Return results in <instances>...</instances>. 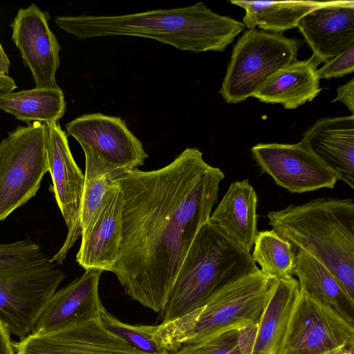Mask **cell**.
<instances>
[{
	"label": "cell",
	"instance_id": "cell-1",
	"mask_svg": "<svg viewBox=\"0 0 354 354\" xmlns=\"http://www.w3.org/2000/svg\"><path fill=\"white\" fill-rule=\"evenodd\" d=\"M223 178L195 147L160 169L118 173L122 236L112 272L133 300L162 313L194 239L209 220Z\"/></svg>",
	"mask_w": 354,
	"mask_h": 354
},
{
	"label": "cell",
	"instance_id": "cell-2",
	"mask_svg": "<svg viewBox=\"0 0 354 354\" xmlns=\"http://www.w3.org/2000/svg\"><path fill=\"white\" fill-rule=\"evenodd\" d=\"M55 22L80 39L140 37L194 53L224 51L245 28L239 21L213 12L203 2L120 15L58 16Z\"/></svg>",
	"mask_w": 354,
	"mask_h": 354
},
{
	"label": "cell",
	"instance_id": "cell-3",
	"mask_svg": "<svg viewBox=\"0 0 354 354\" xmlns=\"http://www.w3.org/2000/svg\"><path fill=\"white\" fill-rule=\"evenodd\" d=\"M267 216L272 230L328 268L354 301L353 198H319Z\"/></svg>",
	"mask_w": 354,
	"mask_h": 354
},
{
	"label": "cell",
	"instance_id": "cell-4",
	"mask_svg": "<svg viewBox=\"0 0 354 354\" xmlns=\"http://www.w3.org/2000/svg\"><path fill=\"white\" fill-rule=\"evenodd\" d=\"M274 279L259 269L223 286L194 310L158 325L155 337L169 354L190 348L219 335L258 322Z\"/></svg>",
	"mask_w": 354,
	"mask_h": 354
},
{
	"label": "cell",
	"instance_id": "cell-5",
	"mask_svg": "<svg viewBox=\"0 0 354 354\" xmlns=\"http://www.w3.org/2000/svg\"><path fill=\"white\" fill-rule=\"evenodd\" d=\"M251 254L208 221L194 239L160 314L161 323L201 307L216 290L259 270Z\"/></svg>",
	"mask_w": 354,
	"mask_h": 354
},
{
	"label": "cell",
	"instance_id": "cell-6",
	"mask_svg": "<svg viewBox=\"0 0 354 354\" xmlns=\"http://www.w3.org/2000/svg\"><path fill=\"white\" fill-rule=\"evenodd\" d=\"M64 273L30 239L0 243V320L20 339L31 334Z\"/></svg>",
	"mask_w": 354,
	"mask_h": 354
},
{
	"label": "cell",
	"instance_id": "cell-7",
	"mask_svg": "<svg viewBox=\"0 0 354 354\" xmlns=\"http://www.w3.org/2000/svg\"><path fill=\"white\" fill-rule=\"evenodd\" d=\"M302 41L282 34L248 29L234 44L219 90L225 101H245L281 69L297 60Z\"/></svg>",
	"mask_w": 354,
	"mask_h": 354
},
{
	"label": "cell",
	"instance_id": "cell-8",
	"mask_svg": "<svg viewBox=\"0 0 354 354\" xmlns=\"http://www.w3.org/2000/svg\"><path fill=\"white\" fill-rule=\"evenodd\" d=\"M47 127H18L0 143V221L35 196L48 171Z\"/></svg>",
	"mask_w": 354,
	"mask_h": 354
},
{
	"label": "cell",
	"instance_id": "cell-9",
	"mask_svg": "<svg viewBox=\"0 0 354 354\" xmlns=\"http://www.w3.org/2000/svg\"><path fill=\"white\" fill-rule=\"evenodd\" d=\"M353 345V324L300 289L278 354H334Z\"/></svg>",
	"mask_w": 354,
	"mask_h": 354
},
{
	"label": "cell",
	"instance_id": "cell-10",
	"mask_svg": "<svg viewBox=\"0 0 354 354\" xmlns=\"http://www.w3.org/2000/svg\"><path fill=\"white\" fill-rule=\"evenodd\" d=\"M46 127L48 172L53 181L55 198L68 227L67 236L62 247L50 260L62 264L82 234L80 214L84 174L76 164L70 150L67 136L59 123L46 124Z\"/></svg>",
	"mask_w": 354,
	"mask_h": 354
},
{
	"label": "cell",
	"instance_id": "cell-11",
	"mask_svg": "<svg viewBox=\"0 0 354 354\" xmlns=\"http://www.w3.org/2000/svg\"><path fill=\"white\" fill-rule=\"evenodd\" d=\"M251 151L261 172L292 193L332 189L339 180L333 170L300 142L259 143Z\"/></svg>",
	"mask_w": 354,
	"mask_h": 354
},
{
	"label": "cell",
	"instance_id": "cell-12",
	"mask_svg": "<svg viewBox=\"0 0 354 354\" xmlns=\"http://www.w3.org/2000/svg\"><path fill=\"white\" fill-rule=\"evenodd\" d=\"M66 129L82 149L92 151L117 169H138L148 158L142 142L120 117L85 114L68 122Z\"/></svg>",
	"mask_w": 354,
	"mask_h": 354
},
{
	"label": "cell",
	"instance_id": "cell-13",
	"mask_svg": "<svg viewBox=\"0 0 354 354\" xmlns=\"http://www.w3.org/2000/svg\"><path fill=\"white\" fill-rule=\"evenodd\" d=\"M15 348L20 354H148L107 330L100 316L55 332L31 333Z\"/></svg>",
	"mask_w": 354,
	"mask_h": 354
},
{
	"label": "cell",
	"instance_id": "cell-14",
	"mask_svg": "<svg viewBox=\"0 0 354 354\" xmlns=\"http://www.w3.org/2000/svg\"><path fill=\"white\" fill-rule=\"evenodd\" d=\"M11 27L12 40L32 73L36 88H59L55 74L61 47L49 28L46 13L32 3L18 11Z\"/></svg>",
	"mask_w": 354,
	"mask_h": 354
},
{
	"label": "cell",
	"instance_id": "cell-15",
	"mask_svg": "<svg viewBox=\"0 0 354 354\" xmlns=\"http://www.w3.org/2000/svg\"><path fill=\"white\" fill-rule=\"evenodd\" d=\"M123 203L121 187L114 180L97 214L81 234L76 261L85 270L112 272L119 255Z\"/></svg>",
	"mask_w": 354,
	"mask_h": 354
},
{
	"label": "cell",
	"instance_id": "cell-16",
	"mask_svg": "<svg viewBox=\"0 0 354 354\" xmlns=\"http://www.w3.org/2000/svg\"><path fill=\"white\" fill-rule=\"evenodd\" d=\"M299 294V282L293 276L275 279L257 324L239 330L243 354L279 353Z\"/></svg>",
	"mask_w": 354,
	"mask_h": 354
},
{
	"label": "cell",
	"instance_id": "cell-17",
	"mask_svg": "<svg viewBox=\"0 0 354 354\" xmlns=\"http://www.w3.org/2000/svg\"><path fill=\"white\" fill-rule=\"evenodd\" d=\"M320 63L354 45V1H329L313 9L297 26Z\"/></svg>",
	"mask_w": 354,
	"mask_h": 354
},
{
	"label": "cell",
	"instance_id": "cell-18",
	"mask_svg": "<svg viewBox=\"0 0 354 354\" xmlns=\"http://www.w3.org/2000/svg\"><path fill=\"white\" fill-rule=\"evenodd\" d=\"M102 271L85 270L84 273L57 290L39 317L32 334L57 331L100 316L103 306L98 287Z\"/></svg>",
	"mask_w": 354,
	"mask_h": 354
},
{
	"label": "cell",
	"instance_id": "cell-19",
	"mask_svg": "<svg viewBox=\"0 0 354 354\" xmlns=\"http://www.w3.org/2000/svg\"><path fill=\"white\" fill-rule=\"evenodd\" d=\"M299 142L354 188L353 115L317 120Z\"/></svg>",
	"mask_w": 354,
	"mask_h": 354
},
{
	"label": "cell",
	"instance_id": "cell-20",
	"mask_svg": "<svg viewBox=\"0 0 354 354\" xmlns=\"http://www.w3.org/2000/svg\"><path fill=\"white\" fill-rule=\"evenodd\" d=\"M257 197L248 180L230 185L211 214L209 222L239 246L250 252L257 234Z\"/></svg>",
	"mask_w": 354,
	"mask_h": 354
},
{
	"label": "cell",
	"instance_id": "cell-21",
	"mask_svg": "<svg viewBox=\"0 0 354 354\" xmlns=\"http://www.w3.org/2000/svg\"><path fill=\"white\" fill-rule=\"evenodd\" d=\"M320 64L314 55L295 60L271 77L253 97L262 102L281 104L286 109L311 102L322 91L317 73Z\"/></svg>",
	"mask_w": 354,
	"mask_h": 354
},
{
	"label": "cell",
	"instance_id": "cell-22",
	"mask_svg": "<svg viewBox=\"0 0 354 354\" xmlns=\"http://www.w3.org/2000/svg\"><path fill=\"white\" fill-rule=\"evenodd\" d=\"M294 250L292 276L297 277L300 289L330 306L353 324L354 301L349 299L335 276L311 256L301 250Z\"/></svg>",
	"mask_w": 354,
	"mask_h": 354
},
{
	"label": "cell",
	"instance_id": "cell-23",
	"mask_svg": "<svg viewBox=\"0 0 354 354\" xmlns=\"http://www.w3.org/2000/svg\"><path fill=\"white\" fill-rule=\"evenodd\" d=\"M245 10L242 23L248 29L276 34L297 26L301 18L328 1H230Z\"/></svg>",
	"mask_w": 354,
	"mask_h": 354
},
{
	"label": "cell",
	"instance_id": "cell-24",
	"mask_svg": "<svg viewBox=\"0 0 354 354\" xmlns=\"http://www.w3.org/2000/svg\"><path fill=\"white\" fill-rule=\"evenodd\" d=\"M0 109L26 123L39 122L46 124L58 122L66 111L62 90L39 88L18 92H0Z\"/></svg>",
	"mask_w": 354,
	"mask_h": 354
},
{
	"label": "cell",
	"instance_id": "cell-25",
	"mask_svg": "<svg viewBox=\"0 0 354 354\" xmlns=\"http://www.w3.org/2000/svg\"><path fill=\"white\" fill-rule=\"evenodd\" d=\"M83 151L85 174L80 214L82 233L97 214L109 186L121 171L106 163L92 151L88 149Z\"/></svg>",
	"mask_w": 354,
	"mask_h": 354
},
{
	"label": "cell",
	"instance_id": "cell-26",
	"mask_svg": "<svg viewBox=\"0 0 354 354\" xmlns=\"http://www.w3.org/2000/svg\"><path fill=\"white\" fill-rule=\"evenodd\" d=\"M251 254L260 270L277 279L292 276L295 252L292 245L273 230L258 232Z\"/></svg>",
	"mask_w": 354,
	"mask_h": 354
},
{
	"label": "cell",
	"instance_id": "cell-27",
	"mask_svg": "<svg viewBox=\"0 0 354 354\" xmlns=\"http://www.w3.org/2000/svg\"><path fill=\"white\" fill-rule=\"evenodd\" d=\"M102 325L130 345L148 354H169L158 343L155 333L158 325L129 324L111 315L102 306L100 310Z\"/></svg>",
	"mask_w": 354,
	"mask_h": 354
},
{
	"label": "cell",
	"instance_id": "cell-28",
	"mask_svg": "<svg viewBox=\"0 0 354 354\" xmlns=\"http://www.w3.org/2000/svg\"><path fill=\"white\" fill-rule=\"evenodd\" d=\"M185 354H243L239 341V331L232 330L190 348Z\"/></svg>",
	"mask_w": 354,
	"mask_h": 354
},
{
	"label": "cell",
	"instance_id": "cell-29",
	"mask_svg": "<svg viewBox=\"0 0 354 354\" xmlns=\"http://www.w3.org/2000/svg\"><path fill=\"white\" fill-rule=\"evenodd\" d=\"M354 71V45L317 69L319 79L338 78Z\"/></svg>",
	"mask_w": 354,
	"mask_h": 354
},
{
	"label": "cell",
	"instance_id": "cell-30",
	"mask_svg": "<svg viewBox=\"0 0 354 354\" xmlns=\"http://www.w3.org/2000/svg\"><path fill=\"white\" fill-rule=\"evenodd\" d=\"M337 93L333 102L338 101L343 103L354 115V78H351L345 84L339 86Z\"/></svg>",
	"mask_w": 354,
	"mask_h": 354
},
{
	"label": "cell",
	"instance_id": "cell-31",
	"mask_svg": "<svg viewBox=\"0 0 354 354\" xmlns=\"http://www.w3.org/2000/svg\"><path fill=\"white\" fill-rule=\"evenodd\" d=\"M10 333L0 320V354H17Z\"/></svg>",
	"mask_w": 354,
	"mask_h": 354
},
{
	"label": "cell",
	"instance_id": "cell-32",
	"mask_svg": "<svg viewBox=\"0 0 354 354\" xmlns=\"http://www.w3.org/2000/svg\"><path fill=\"white\" fill-rule=\"evenodd\" d=\"M14 80L8 75H0V92L10 93L17 88Z\"/></svg>",
	"mask_w": 354,
	"mask_h": 354
},
{
	"label": "cell",
	"instance_id": "cell-33",
	"mask_svg": "<svg viewBox=\"0 0 354 354\" xmlns=\"http://www.w3.org/2000/svg\"><path fill=\"white\" fill-rule=\"evenodd\" d=\"M10 63L0 44V75H8Z\"/></svg>",
	"mask_w": 354,
	"mask_h": 354
},
{
	"label": "cell",
	"instance_id": "cell-34",
	"mask_svg": "<svg viewBox=\"0 0 354 354\" xmlns=\"http://www.w3.org/2000/svg\"><path fill=\"white\" fill-rule=\"evenodd\" d=\"M334 354H353V349L345 348Z\"/></svg>",
	"mask_w": 354,
	"mask_h": 354
},
{
	"label": "cell",
	"instance_id": "cell-35",
	"mask_svg": "<svg viewBox=\"0 0 354 354\" xmlns=\"http://www.w3.org/2000/svg\"><path fill=\"white\" fill-rule=\"evenodd\" d=\"M17 354H20V353H17Z\"/></svg>",
	"mask_w": 354,
	"mask_h": 354
}]
</instances>
